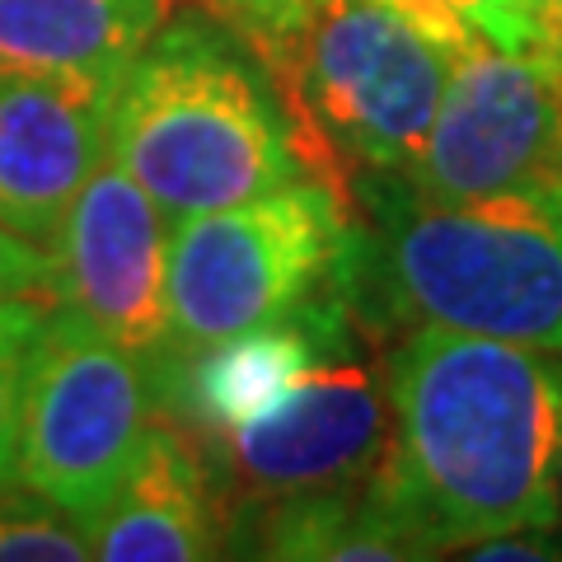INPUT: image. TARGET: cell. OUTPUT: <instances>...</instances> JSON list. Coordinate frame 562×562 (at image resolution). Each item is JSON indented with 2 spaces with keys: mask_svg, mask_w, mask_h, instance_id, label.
<instances>
[{
  "mask_svg": "<svg viewBox=\"0 0 562 562\" xmlns=\"http://www.w3.org/2000/svg\"><path fill=\"white\" fill-rule=\"evenodd\" d=\"M479 38L497 43L520 57L549 61V29H543V0H441ZM553 66V61H549Z\"/></svg>",
  "mask_w": 562,
  "mask_h": 562,
  "instance_id": "17",
  "label": "cell"
},
{
  "mask_svg": "<svg viewBox=\"0 0 562 562\" xmlns=\"http://www.w3.org/2000/svg\"><path fill=\"white\" fill-rule=\"evenodd\" d=\"M558 516H562V450H558Z\"/></svg>",
  "mask_w": 562,
  "mask_h": 562,
  "instance_id": "21",
  "label": "cell"
},
{
  "mask_svg": "<svg viewBox=\"0 0 562 562\" xmlns=\"http://www.w3.org/2000/svg\"><path fill=\"white\" fill-rule=\"evenodd\" d=\"M543 29H549V61L562 70V0H543Z\"/></svg>",
  "mask_w": 562,
  "mask_h": 562,
  "instance_id": "20",
  "label": "cell"
},
{
  "mask_svg": "<svg viewBox=\"0 0 562 562\" xmlns=\"http://www.w3.org/2000/svg\"><path fill=\"white\" fill-rule=\"evenodd\" d=\"M338 342L281 394L272 408L231 431L198 436L225 464L239 497L258 506L286 492L351 487L375 479L390 450V390Z\"/></svg>",
  "mask_w": 562,
  "mask_h": 562,
  "instance_id": "8",
  "label": "cell"
},
{
  "mask_svg": "<svg viewBox=\"0 0 562 562\" xmlns=\"http://www.w3.org/2000/svg\"><path fill=\"white\" fill-rule=\"evenodd\" d=\"M390 450L375 487L422 558L558 530L562 361L417 324L384 357Z\"/></svg>",
  "mask_w": 562,
  "mask_h": 562,
  "instance_id": "1",
  "label": "cell"
},
{
  "mask_svg": "<svg viewBox=\"0 0 562 562\" xmlns=\"http://www.w3.org/2000/svg\"><path fill=\"white\" fill-rule=\"evenodd\" d=\"M90 539L43 512H0V562H85Z\"/></svg>",
  "mask_w": 562,
  "mask_h": 562,
  "instance_id": "18",
  "label": "cell"
},
{
  "mask_svg": "<svg viewBox=\"0 0 562 562\" xmlns=\"http://www.w3.org/2000/svg\"><path fill=\"white\" fill-rule=\"evenodd\" d=\"M262 516L254 525V553L295 558V562H403L422 558L417 539L403 530L390 502L380 497L375 479L351 487L286 492L258 502Z\"/></svg>",
  "mask_w": 562,
  "mask_h": 562,
  "instance_id": "14",
  "label": "cell"
},
{
  "mask_svg": "<svg viewBox=\"0 0 562 562\" xmlns=\"http://www.w3.org/2000/svg\"><path fill=\"white\" fill-rule=\"evenodd\" d=\"M169 5H173V0H169ZM179 5H188V10L206 14V20L225 24L235 38L249 43L258 57L268 61L277 85L295 103V57H301V38H305L314 0H179ZM295 109H301V103H295Z\"/></svg>",
  "mask_w": 562,
  "mask_h": 562,
  "instance_id": "15",
  "label": "cell"
},
{
  "mask_svg": "<svg viewBox=\"0 0 562 562\" xmlns=\"http://www.w3.org/2000/svg\"><path fill=\"white\" fill-rule=\"evenodd\" d=\"M117 85L70 76H0V225L52 244L66 206L109 155Z\"/></svg>",
  "mask_w": 562,
  "mask_h": 562,
  "instance_id": "10",
  "label": "cell"
},
{
  "mask_svg": "<svg viewBox=\"0 0 562 562\" xmlns=\"http://www.w3.org/2000/svg\"><path fill=\"white\" fill-rule=\"evenodd\" d=\"M169 10V0H0V76L117 85Z\"/></svg>",
  "mask_w": 562,
  "mask_h": 562,
  "instance_id": "13",
  "label": "cell"
},
{
  "mask_svg": "<svg viewBox=\"0 0 562 562\" xmlns=\"http://www.w3.org/2000/svg\"><path fill=\"white\" fill-rule=\"evenodd\" d=\"M109 150L169 221L239 206L305 173L342 183L338 155L268 61L198 10L160 24L117 80Z\"/></svg>",
  "mask_w": 562,
  "mask_h": 562,
  "instance_id": "2",
  "label": "cell"
},
{
  "mask_svg": "<svg viewBox=\"0 0 562 562\" xmlns=\"http://www.w3.org/2000/svg\"><path fill=\"white\" fill-rule=\"evenodd\" d=\"M57 305L85 314L136 357L155 361L169 333L165 211L117 160L99 165L47 244Z\"/></svg>",
  "mask_w": 562,
  "mask_h": 562,
  "instance_id": "9",
  "label": "cell"
},
{
  "mask_svg": "<svg viewBox=\"0 0 562 562\" xmlns=\"http://www.w3.org/2000/svg\"><path fill=\"white\" fill-rule=\"evenodd\" d=\"M150 403L136 351L47 305L20 403V483L90 535L146 446Z\"/></svg>",
  "mask_w": 562,
  "mask_h": 562,
  "instance_id": "6",
  "label": "cell"
},
{
  "mask_svg": "<svg viewBox=\"0 0 562 562\" xmlns=\"http://www.w3.org/2000/svg\"><path fill=\"white\" fill-rule=\"evenodd\" d=\"M43 314V301L0 295V487L20 483V403Z\"/></svg>",
  "mask_w": 562,
  "mask_h": 562,
  "instance_id": "16",
  "label": "cell"
},
{
  "mask_svg": "<svg viewBox=\"0 0 562 562\" xmlns=\"http://www.w3.org/2000/svg\"><path fill=\"white\" fill-rule=\"evenodd\" d=\"M342 291L366 324H431L562 357V198L441 202L366 173Z\"/></svg>",
  "mask_w": 562,
  "mask_h": 562,
  "instance_id": "3",
  "label": "cell"
},
{
  "mask_svg": "<svg viewBox=\"0 0 562 562\" xmlns=\"http://www.w3.org/2000/svg\"><path fill=\"white\" fill-rule=\"evenodd\" d=\"M0 295H24V301L57 305V277H52V254L43 244H29L0 225Z\"/></svg>",
  "mask_w": 562,
  "mask_h": 562,
  "instance_id": "19",
  "label": "cell"
},
{
  "mask_svg": "<svg viewBox=\"0 0 562 562\" xmlns=\"http://www.w3.org/2000/svg\"><path fill=\"white\" fill-rule=\"evenodd\" d=\"M403 179L441 202L562 198V70L469 38Z\"/></svg>",
  "mask_w": 562,
  "mask_h": 562,
  "instance_id": "7",
  "label": "cell"
},
{
  "mask_svg": "<svg viewBox=\"0 0 562 562\" xmlns=\"http://www.w3.org/2000/svg\"><path fill=\"white\" fill-rule=\"evenodd\" d=\"M357 221L338 183L295 179L169 231V333L160 357H188L244 328L286 319L342 281Z\"/></svg>",
  "mask_w": 562,
  "mask_h": 562,
  "instance_id": "5",
  "label": "cell"
},
{
  "mask_svg": "<svg viewBox=\"0 0 562 562\" xmlns=\"http://www.w3.org/2000/svg\"><path fill=\"white\" fill-rule=\"evenodd\" d=\"M469 38L441 0H314L295 103L361 173H408Z\"/></svg>",
  "mask_w": 562,
  "mask_h": 562,
  "instance_id": "4",
  "label": "cell"
},
{
  "mask_svg": "<svg viewBox=\"0 0 562 562\" xmlns=\"http://www.w3.org/2000/svg\"><path fill=\"white\" fill-rule=\"evenodd\" d=\"M85 539L103 562H198L221 553L206 454L188 427L150 422L132 473Z\"/></svg>",
  "mask_w": 562,
  "mask_h": 562,
  "instance_id": "12",
  "label": "cell"
},
{
  "mask_svg": "<svg viewBox=\"0 0 562 562\" xmlns=\"http://www.w3.org/2000/svg\"><path fill=\"white\" fill-rule=\"evenodd\" d=\"M351 319H357V310L338 281L286 319L244 328L225 342L188 351V357H155L160 366L155 390L183 417L192 436L231 431L262 408H272L324 351L347 342Z\"/></svg>",
  "mask_w": 562,
  "mask_h": 562,
  "instance_id": "11",
  "label": "cell"
}]
</instances>
